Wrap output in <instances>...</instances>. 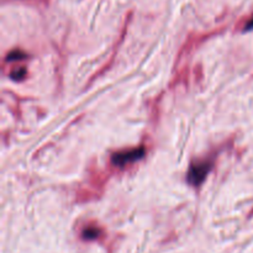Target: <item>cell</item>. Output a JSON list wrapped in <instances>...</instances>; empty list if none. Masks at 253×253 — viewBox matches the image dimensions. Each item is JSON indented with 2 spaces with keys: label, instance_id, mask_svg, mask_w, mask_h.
Instances as JSON below:
<instances>
[{
  "label": "cell",
  "instance_id": "1",
  "mask_svg": "<svg viewBox=\"0 0 253 253\" xmlns=\"http://www.w3.org/2000/svg\"><path fill=\"white\" fill-rule=\"evenodd\" d=\"M211 166L212 165L209 161H199V162L193 163L187 174V179L189 184L194 185V187L202 184L205 178H207V175L209 174L210 170H211Z\"/></svg>",
  "mask_w": 253,
  "mask_h": 253
},
{
  "label": "cell",
  "instance_id": "2",
  "mask_svg": "<svg viewBox=\"0 0 253 253\" xmlns=\"http://www.w3.org/2000/svg\"><path fill=\"white\" fill-rule=\"evenodd\" d=\"M145 153L146 151L143 147L121 151V152L114 153L113 157H111V162L115 166H118V167H124V166L130 165V163H133L136 161L143 158Z\"/></svg>",
  "mask_w": 253,
  "mask_h": 253
},
{
  "label": "cell",
  "instance_id": "5",
  "mask_svg": "<svg viewBox=\"0 0 253 253\" xmlns=\"http://www.w3.org/2000/svg\"><path fill=\"white\" fill-rule=\"evenodd\" d=\"M25 73H26V72H25V69H21V71L14 72L11 76H12V78H22V77L25 76Z\"/></svg>",
  "mask_w": 253,
  "mask_h": 253
},
{
  "label": "cell",
  "instance_id": "3",
  "mask_svg": "<svg viewBox=\"0 0 253 253\" xmlns=\"http://www.w3.org/2000/svg\"><path fill=\"white\" fill-rule=\"evenodd\" d=\"M84 240H95L100 236V229L98 227H94V226H89L85 227L83 230V234H82Z\"/></svg>",
  "mask_w": 253,
  "mask_h": 253
},
{
  "label": "cell",
  "instance_id": "6",
  "mask_svg": "<svg viewBox=\"0 0 253 253\" xmlns=\"http://www.w3.org/2000/svg\"><path fill=\"white\" fill-rule=\"evenodd\" d=\"M245 30H253V16L249 20V22H247L246 26H245Z\"/></svg>",
  "mask_w": 253,
  "mask_h": 253
},
{
  "label": "cell",
  "instance_id": "4",
  "mask_svg": "<svg viewBox=\"0 0 253 253\" xmlns=\"http://www.w3.org/2000/svg\"><path fill=\"white\" fill-rule=\"evenodd\" d=\"M25 54L21 51H12L11 53L7 54V61H15V59H22Z\"/></svg>",
  "mask_w": 253,
  "mask_h": 253
}]
</instances>
